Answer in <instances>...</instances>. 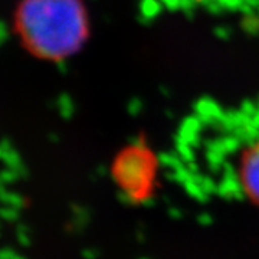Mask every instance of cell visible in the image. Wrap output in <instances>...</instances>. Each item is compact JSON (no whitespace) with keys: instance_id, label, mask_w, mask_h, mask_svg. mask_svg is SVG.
Returning <instances> with one entry per match:
<instances>
[{"instance_id":"obj_1","label":"cell","mask_w":259,"mask_h":259,"mask_svg":"<svg viewBox=\"0 0 259 259\" xmlns=\"http://www.w3.org/2000/svg\"><path fill=\"white\" fill-rule=\"evenodd\" d=\"M13 26L29 54L47 61L72 55L88 36V16L81 0H22Z\"/></svg>"},{"instance_id":"obj_2","label":"cell","mask_w":259,"mask_h":259,"mask_svg":"<svg viewBox=\"0 0 259 259\" xmlns=\"http://www.w3.org/2000/svg\"><path fill=\"white\" fill-rule=\"evenodd\" d=\"M236 175L242 190L259 206V131L241 148L236 160Z\"/></svg>"}]
</instances>
